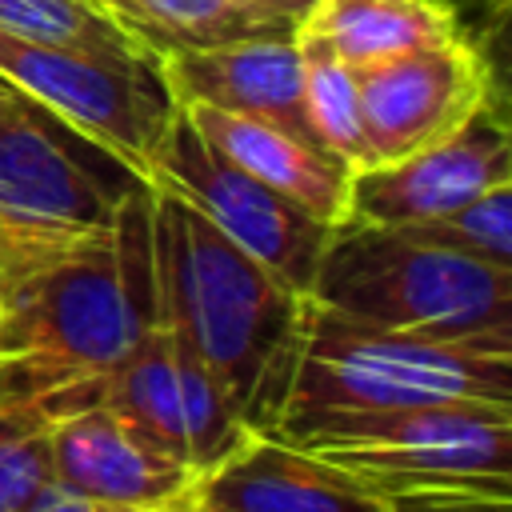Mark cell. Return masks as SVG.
Wrapping results in <instances>:
<instances>
[{
    "mask_svg": "<svg viewBox=\"0 0 512 512\" xmlns=\"http://www.w3.org/2000/svg\"><path fill=\"white\" fill-rule=\"evenodd\" d=\"M148 52L208 48L260 36H296L256 0H100Z\"/></svg>",
    "mask_w": 512,
    "mask_h": 512,
    "instance_id": "17",
    "label": "cell"
},
{
    "mask_svg": "<svg viewBox=\"0 0 512 512\" xmlns=\"http://www.w3.org/2000/svg\"><path fill=\"white\" fill-rule=\"evenodd\" d=\"M300 44V72H304V120L308 132L324 152L344 160L352 172L372 168L364 116H360V88L356 68L344 64L328 44L312 36H296Z\"/></svg>",
    "mask_w": 512,
    "mask_h": 512,
    "instance_id": "18",
    "label": "cell"
},
{
    "mask_svg": "<svg viewBox=\"0 0 512 512\" xmlns=\"http://www.w3.org/2000/svg\"><path fill=\"white\" fill-rule=\"evenodd\" d=\"M160 72L176 104H208L256 116L316 144L304 120V72L296 36H260L160 52Z\"/></svg>",
    "mask_w": 512,
    "mask_h": 512,
    "instance_id": "14",
    "label": "cell"
},
{
    "mask_svg": "<svg viewBox=\"0 0 512 512\" xmlns=\"http://www.w3.org/2000/svg\"><path fill=\"white\" fill-rule=\"evenodd\" d=\"M148 184L184 196L232 244L256 256L288 288L308 296L320 252L332 236V224L316 220L288 196L272 192L268 184H260L256 176H248L244 168L212 152L180 108L156 144Z\"/></svg>",
    "mask_w": 512,
    "mask_h": 512,
    "instance_id": "9",
    "label": "cell"
},
{
    "mask_svg": "<svg viewBox=\"0 0 512 512\" xmlns=\"http://www.w3.org/2000/svg\"><path fill=\"white\" fill-rule=\"evenodd\" d=\"M256 4H260L272 20H280L284 28H292V32H296V28H300V20H304L320 0H256Z\"/></svg>",
    "mask_w": 512,
    "mask_h": 512,
    "instance_id": "23",
    "label": "cell"
},
{
    "mask_svg": "<svg viewBox=\"0 0 512 512\" xmlns=\"http://www.w3.org/2000/svg\"><path fill=\"white\" fill-rule=\"evenodd\" d=\"M372 164H392L460 128L496 96L484 48L468 36L356 68Z\"/></svg>",
    "mask_w": 512,
    "mask_h": 512,
    "instance_id": "10",
    "label": "cell"
},
{
    "mask_svg": "<svg viewBox=\"0 0 512 512\" xmlns=\"http://www.w3.org/2000/svg\"><path fill=\"white\" fill-rule=\"evenodd\" d=\"M180 112L188 116V124L204 136L212 152H220L224 160H232L236 168L268 184L272 192L288 196L292 204H300L304 212H312L316 220L332 228L348 220L352 168L336 160L332 152H324L320 144L280 124L208 108V104H180Z\"/></svg>",
    "mask_w": 512,
    "mask_h": 512,
    "instance_id": "15",
    "label": "cell"
},
{
    "mask_svg": "<svg viewBox=\"0 0 512 512\" xmlns=\"http://www.w3.org/2000/svg\"><path fill=\"white\" fill-rule=\"evenodd\" d=\"M172 512H392V504L332 460L276 432H252L196 472Z\"/></svg>",
    "mask_w": 512,
    "mask_h": 512,
    "instance_id": "12",
    "label": "cell"
},
{
    "mask_svg": "<svg viewBox=\"0 0 512 512\" xmlns=\"http://www.w3.org/2000/svg\"><path fill=\"white\" fill-rule=\"evenodd\" d=\"M328 44L344 64L364 68L416 48L452 44L464 32L456 0H320L296 28Z\"/></svg>",
    "mask_w": 512,
    "mask_h": 512,
    "instance_id": "16",
    "label": "cell"
},
{
    "mask_svg": "<svg viewBox=\"0 0 512 512\" xmlns=\"http://www.w3.org/2000/svg\"><path fill=\"white\" fill-rule=\"evenodd\" d=\"M192 468L148 440L108 408H84L52 420V480L56 488L132 504L148 512L176 508L192 484Z\"/></svg>",
    "mask_w": 512,
    "mask_h": 512,
    "instance_id": "13",
    "label": "cell"
},
{
    "mask_svg": "<svg viewBox=\"0 0 512 512\" xmlns=\"http://www.w3.org/2000/svg\"><path fill=\"white\" fill-rule=\"evenodd\" d=\"M148 256L156 328L224 388L252 432H272L288 396L308 296L232 244L184 196L156 184Z\"/></svg>",
    "mask_w": 512,
    "mask_h": 512,
    "instance_id": "1",
    "label": "cell"
},
{
    "mask_svg": "<svg viewBox=\"0 0 512 512\" xmlns=\"http://www.w3.org/2000/svg\"><path fill=\"white\" fill-rule=\"evenodd\" d=\"M276 436L332 460L384 500L500 496L512 480V408L484 400L316 412Z\"/></svg>",
    "mask_w": 512,
    "mask_h": 512,
    "instance_id": "4",
    "label": "cell"
},
{
    "mask_svg": "<svg viewBox=\"0 0 512 512\" xmlns=\"http://www.w3.org/2000/svg\"><path fill=\"white\" fill-rule=\"evenodd\" d=\"M0 292H4V272H0Z\"/></svg>",
    "mask_w": 512,
    "mask_h": 512,
    "instance_id": "25",
    "label": "cell"
},
{
    "mask_svg": "<svg viewBox=\"0 0 512 512\" xmlns=\"http://www.w3.org/2000/svg\"><path fill=\"white\" fill-rule=\"evenodd\" d=\"M404 232L424 244L472 256L496 268H512V184L488 188L436 220L404 224Z\"/></svg>",
    "mask_w": 512,
    "mask_h": 512,
    "instance_id": "19",
    "label": "cell"
},
{
    "mask_svg": "<svg viewBox=\"0 0 512 512\" xmlns=\"http://www.w3.org/2000/svg\"><path fill=\"white\" fill-rule=\"evenodd\" d=\"M164 512H172V508H164Z\"/></svg>",
    "mask_w": 512,
    "mask_h": 512,
    "instance_id": "26",
    "label": "cell"
},
{
    "mask_svg": "<svg viewBox=\"0 0 512 512\" xmlns=\"http://www.w3.org/2000/svg\"><path fill=\"white\" fill-rule=\"evenodd\" d=\"M308 300L408 336L512 356V268L344 220L332 228Z\"/></svg>",
    "mask_w": 512,
    "mask_h": 512,
    "instance_id": "3",
    "label": "cell"
},
{
    "mask_svg": "<svg viewBox=\"0 0 512 512\" xmlns=\"http://www.w3.org/2000/svg\"><path fill=\"white\" fill-rule=\"evenodd\" d=\"M144 180L64 120L12 92L0 100V272L112 232Z\"/></svg>",
    "mask_w": 512,
    "mask_h": 512,
    "instance_id": "6",
    "label": "cell"
},
{
    "mask_svg": "<svg viewBox=\"0 0 512 512\" xmlns=\"http://www.w3.org/2000/svg\"><path fill=\"white\" fill-rule=\"evenodd\" d=\"M28 512H148V508H132V504H108V500H92V496H80V492H68V488H48Z\"/></svg>",
    "mask_w": 512,
    "mask_h": 512,
    "instance_id": "22",
    "label": "cell"
},
{
    "mask_svg": "<svg viewBox=\"0 0 512 512\" xmlns=\"http://www.w3.org/2000/svg\"><path fill=\"white\" fill-rule=\"evenodd\" d=\"M0 80L116 156L144 184L176 96L148 48H100L0 32Z\"/></svg>",
    "mask_w": 512,
    "mask_h": 512,
    "instance_id": "7",
    "label": "cell"
},
{
    "mask_svg": "<svg viewBox=\"0 0 512 512\" xmlns=\"http://www.w3.org/2000/svg\"><path fill=\"white\" fill-rule=\"evenodd\" d=\"M52 484V420L28 404H0V512H28Z\"/></svg>",
    "mask_w": 512,
    "mask_h": 512,
    "instance_id": "20",
    "label": "cell"
},
{
    "mask_svg": "<svg viewBox=\"0 0 512 512\" xmlns=\"http://www.w3.org/2000/svg\"><path fill=\"white\" fill-rule=\"evenodd\" d=\"M148 204L152 184H140L112 232L4 276L0 404H40L92 380L156 328Z\"/></svg>",
    "mask_w": 512,
    "mask_h": 512,
    "instance_id": "2",
    "label": "cell"
},
{
    "mask_svg": "<svg viewBox=\"0 0 512 512\" xmlns=\"http://www.w3.org/2000/svg\"><path fill=\"white\" fill-rule=\"evenodd\" d=\"M500 184H512V140L500 96H492L436 144L352 172L348 220L384 228L424 224Z\"/></svg>",
    "mask_w": 512,
    "mask_h": 512,
    "instance_id": "11",
    "label": "cell"
},
{
    "mask_svg": "<svg viewBox=\"0 0 512 512\" xmlns=\"http://www.w3.org/2000/svg\"><path fill=\"white\" fill-rule=\"evenodd\" d=\"M0 96H12V88H8V84H4V80H0Z\"/></svg>",
    "mask_w": 512,
    "mask_h": 512,
    "instance_id": "24",
    "label": "cell"
},
{
    "mask_svg": "<svg viewBox=\"0 0 512 512\" xmlns=\"http://www.w3.org/2000/svg\"><path fill=\"white\" fill-rule=\"evenodd\" d=\"M0 32L100 48H144L100 0H0Z\"/></svg>",
    "mask_w": 512,
    "mask_h": 512,
    "instance_id": "21",
    "label": "cell"
},
{
    "mask_svg": "<svg viewBox=\"0 0 512 512\" xmlns=\"http://www.w3.org/2000/svg\"><path fill=\"white\" fill-rule=\"evenodd\" d=\"M0 100H8V96H0Z\"/></svg>",
    "mask_w": 512,
    "mask_h": 512,
    "instance_id": "27",
    "label": "cell"
},
{
    "mask_svg": "<svg viewBox=\"0 0 512 512\" xmlns=\"http://www.w3.org/2000/svg\"><path fill=\"white\" fill-rule=\"evenodd\" d=\"M28 408H40L48 420L84 408H108L132 428H140L148 440H156L164 452L184 460L192 472L220 464L232 448H240L252 436V428L240 420L224 388L192 356H184L160 328H152L108 372L60 388Z\"/></svg>",
    "mask_w": 512,
    "mask_h": 512,
    "instance_id": "8",
    "label": "cell"
},
{
    "mask_svg": "<svg viewBox=\"0 0 512 512\" xmlns=\"http://www.w3.org/2000/svg\"><path fill=\"white\" fill-rule=\"evenodd\" d=\"M448 400H484L512 408V356L376 328L304 300L296 364L276 428L316 412Z\"/></svg>",
    "mask_w": 512,
    "mask_h": 512,
    "instance_id": "5",
    "label": "cell"
}]
</instances>
